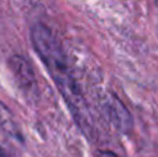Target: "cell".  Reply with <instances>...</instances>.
I'll return each instance as SVG.
<instances>
[{"label":"cell","mask_w":158,"mask_h":157,"mask_svg":"<svg viewBox=\"0 0 158 157\" xmlns=\"http://www.w3.org/2000/svg\"><path fill=\"white\" fill-rule=\"evenodd\" d=\"M10 68L14 72L15 78L19 81V83L25 89L33 88V85L36 83L35 74H33V70L31 67V64L24 57H21V56H13L10 58Z\"/></svg>","instance_id":"7a4b0ae2"},{"label":"cell","mask_w":158,"mask_h":157,"mask_svg":"<svg viewBox=\"0 0 158 157\" xmlns=\"http://www.w3.org/2000/svg\"><path fill=\"white\" fill-rule=\"evenodd\" d=\"M0 127H2V129L4 131L10 138H13L14 141L19 142V143L24 142L22 134H21V131H19V127L17 125L15 120H14L13 113H11V110L2 100H0Z\"/></svg>","instance_id":"3957f363"},{"label":"cell","mask_w":158,"mask_h":157,"mask_svg":"<svg viewBox=\"0 0 158 157\" xmlns=\"http://www.w3.org/2000/svg\"><path fill=\"white\" fill-rule=\"evenodd\" d=\"M31 40L39 58L43 61L50 77L53 78L54 83L58 86V91L68 103L74 117L81 121L82 125H89L86 103L82 96L81 88L69 67L68 57L61 47L60 42L56 39L54 33L44 25L36 24L31 29Z\"/></svg>","instance_id":"6da1fadb"},{"label":"cell","mask_w":158,"mask_h":157,"mask_svg":"<svg viewBox=\"0 0 158 157\" xmlns=\"http://www.w3.org/2000/svg\"><path fill=\"white\" fill-rule=\"evenodd\" d=\"M96 157H121L115 153L110 152V150H100V152L96 153Z\"/></svg>","instance_id":"277c9868"}]
</instances>
